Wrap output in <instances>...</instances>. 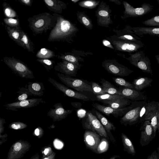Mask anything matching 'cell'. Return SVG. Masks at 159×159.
I'll return each mask as SVG.
<instances>
[{
	"mask_svg": "<svg viewBox=\"0 0 159 159\" xmlns=\"http://www.w3.org/2000/svg\"><path fill=\"white\" fill-rule=\"evenodd\" d=\"M28 21L29 26L33 34L38 35L46 33L52 29L56 24V18L53 15L43 12L30 17Z\"/></svg>",
	"mask_w": 159,
	"mask_h": 159,
	"instance_id": "obj_1",
	"label": "cell"
},
{
	"mask_svg": "<svg viewBox=\"0 0 159 159\" xmlns=\"http://www.w3.org/2000/svg\"><path fill=\"white\" fill-rule=\"evenodd\" d=\"M56 18V24L52 30L48 38L49 41H58L62 40L69 33L71 24L68 20L56 13L53 14Z\"/></svg>",
	"mask_w": 159,
	"mask_h": 159,
	"instance_id": "obj_2",
	"label": "cell"
},
{
	"mask_svg": "<svg viewBox=\"0 0 159 159\" xmlns=\"http://www.w3.org/2000/svg\"><path fill=\"white\" fill-rule=\"evenodd\" d=\"M3 60L4 63L20 77L26 79H34L33 71L22 61L13 57H4Z\"/></svg>",
	"mask_w": 159,
	"mask_h": 159,
	"instance_id": "obj_3",
	"label": "cell"
},
{
	"mask_svg": "<svg viewBox=\"0 0 159 159\" xmlns=\"http://www.w3.org/2000/svg\"><path fill=\"white\" fill-rule=\"evenodd\" d=\"M59 79L67 87L80 92L88 91L93 93L91 83L86 80L74 78L62 73L57 74Z\"/></svg>",
	"mask_w": 159,
	"mask_h": 159,
	"instance_id": "obj_4",
	"label": "cell"
},
{
	"mask_svg": "<svg viewBox=\"0 0 159 159\" xmlns=\"http://www.w3.org/2000/svg\"><path fill=\"white\" fill-rule=\"evenodd\" d=\"M83 128L96 132L100 136L109 139L107 133L96 116L92 113L88 112L82 119Z\"/></svg>",
	"mask_w": 159,
	"mask_h": 159,
	"instance_id": "obj_5",
	"label": "cell"
},
{
	"mask_svg": "<svg viewBox=\"0 0 159 159\" xmlns=\"http://www.w3.org/2000/svg\"><path fill=\"white\" fill-rule=\"evenodd\" d=\"M149 120L154 132L159 133V102L152 101L147 103L146 112L142 122Z\"/></svg>",
	"mask_w": 159,
	"mask_h": 159,
	"instance_id": "obj_6",
	"label": "cell"
},
{
	"mask_svg": "<svg viewBox=\"0 0 159 159\" xmlns=\"http://www.w3.org/2000/svg\"><path fill=\"white\" fill-rule=\"evenodd\" d=\"M146 102L145 101H134L133 108L120 118L121 124L126 126L132 125L139 122L141 110Z\"/></svg>",
	"mask_w": 159,
	"mask_h": 159,
	"instance_id": "obj_7",
	"label": "cell"
},
{
	"mask_svg": "<svg viewBox=\"0 0 159 159\" xmlns=\"http://www.w3.org/2000/svg\"><path fill=\"white\" fill-rule=\"evenodd\" d=\"M129 60L132 64L143 72L152 75V71L149 59L145 55L143 51H138L131 54Z\"/></svg>",
	"mask_w": 159,
	"mask_h": 159,
	"instance_id": "obj_8",
	"label": "cell"
},
{
	"mask_svg": "<svg viewBox=\"0 0 159 159\" xmlns=\"http://www.w3.org/2000/svg\"><path fill=\"white\" fill-rule=\"evenodd\" d=\"M134 101H132L131 104L127 107L119 109L112 108L107 106L99 104L97 103H93V107L105 115L109 116L112 115L115 117L117 118L124 115L133 107Z\"/></svg>",
	"mask_w": 159,
	"mask_h": 159,
	"instance_id": "obj_9",
	"label": "cell"
},
{
	"mask_svg": "<svg viewBox=\"0 0 159 159\" xmlns=\"http://www.w3.org/2000/svg\"><path fill=\"white\" fill-rule=\"evenodd\" d=\"M44 102L42 98H32L7 103L4 106L7 109L17 111L19 109L30 108Z\"/></svg>",
	"mask_w": 159,
	"mask_h": 159,
	"instance_id": "obj_10",
	"label": "cell"
},
{
	"mask_svg": "<svg viewBox=\"0 0 159 159\" xmlns=\"http://www.w3.org/2000/svg\"><path fill=\"white\" fill-rule=\"evenodd\" d=\"M139 130L141 131L139 142L142 146L148 145L155 137L156 134L149 120L144 121L141 125Z\"/></svg>",
	"mask_w": 159,
	"mask_h": 159,
	"instance_id": "obj_11",
	"label": "cell"
},
{
	"mask_svg": "<svg viewBox=\"0 0 159 159\" xmlns=\"http://www.w3.org/2000/svg\"><path fill=\"white\" fill-rule=\"evenodd\" d=\"M48 80L57 89L62 92L66 96L84 101L89 100V98L86 96L76 91L72 90L69 87L58 82L51 77L48 78Z\"/></svg>",
	"mask_w": 159,
	"mask_h": 159,
	"instance_id": "obj_12",
	"label": "cell"
},
{
	"mask_svg": "<svg viewBox=\"0 0 159 159\" xmlns=\"http://www.w3.org/2000/svg\"><path fill=\"white\" fill-rule=\"evenodd\" d=\"M125 12L127 16L133 17L143 16L150 12L154 6L150 4L144 3L141 7L134 8L127 2L125 3Z\"/></svg>",
	"mask_w": 159,
	"mask_h": 159,
	"instance_id": "obj_13",
	"label": "cell"
},
{
	"mask_svg": "<svg viewBox=\"0 0 159 159\" xmlns=\"http://www.w3.org/2000/svg\"><path fill=\"white\" fill-rule=\"evenodd\" d=\"M53 107L54 108H51L47 115L52 118L54 121H60L65 119L73 111L65 109L60 103H56Z\"/></svg>",
	"mask_w": 159,
	"mask_h": 159,
	"instance_id": "obj_14",
	"label": "cell"
},
{
	"mask_svg": "<svg viewBox=\"0 0 159 159\" xmlns=\"http://www.w3.org/2000/svg\"><path fill=\"white\" fill-rule=\"evenodd\" d=\"M101 136L96 132L87 130L84 134V140L86 148L96 153L97 147L101 140Z\"/></svg>",
	"mask_w": 159,
	"mask_h": 159,
	"instance_id": "obj_15",
	"label": "cell"
},
{
	"mask_svg": "<svg viewBox=\"0 0 159 159\" xmlns=\"http://www.w3.org/2000/svg\"><path fill=\"white\" fill-rule=\"evenodd\" d=\"M119 89L120 95L132 101H145L147 99L144 93L134 89L124 87Z\"/></svg>",
	"mask_w": 159,
	"mask_h": 159,
	"instance_id": "obj_16",
	"label": "cell"
},
{
	"mask_svg": "<svg viewBox=\"0 0 159 159\" xmlns=\"http://www.w3.org/2000/svg\"><path fill=\"white\" fill-rule=\"evenodd\" d=\"M55 70L62 74L70 76H76V67L72 63L63 61L57 63L54 67Z\"/></svg>",
	"mask_w": 159,
	"mask_h": 159,
	"instance_id": "obj_17",
	"label": "cell"
},
{
	"mask_svg": "<svg viewBox=\"0 0 159 159\" xmlns=\"http://www.w3.org/2000/svg\"><path fill=\"white\" fill-rule=\"evenodd\" d=\"M95 113L96 116L106 131L109 139L115 144L116 142V140L111 132L112 130L115 131L116 128L114 124L109 120L99 111H96Z\"/></svg>",
	"mask_w": 159,
	"mask_h": 159,
	"instance_id": "obj_18",
	"label": "cell"
},
{
	"mask_svg": "<svg viewBox=\"0 0 159 159\" xmlns=\"http://www.w3.org/2000/svg\"><path fill=\"white\" fill-rule=\"evenodd\" d=\"M106 68L110 73L120 77L126 76L129 75L133 71L125 67H120L113 64L107 65Z\"/></svg>",
	"mask_w": 159,
	"mask_h": 159,
	"instance_id": "obj_19",
	"label": "cell"
},
{
	"mask_svg": "<svg viewBox=\"0 0 159 159\" xmlns=\"http://www.w3.org/2000/svg\"><path fill=\"white\" fill-rule=\"evenodd\" d=\"M132 102L131 100L125 98H119L111 101H104L101 102L112 108L119 109L129 106Z\"/></svg>",
	"mask_w": 159,
	"mask_h": 159,
	"instance_id": "obj_20",
	"label": "cell"
},
{
	"mask_svg": "<svg viewBox=\"0 0 159 159\" xmlns=\"http://www.w3.org/2000/svg\"><path fill=\"white\" fill-rule=\"evenodd\" d=\"M136 35L143 36L144 35H149L159 36V27H138L132 28Z\"/></svg>",
	"mask_w": 159,
	"mask_h": 159,
	"instance_id": "obj_21",
	"label": "cell"
},
{
	"mask_svg": "<svg viewBox=\"0 0 159 159\" xmlns=\"http://www.w3.org/2000/svg\"><path fill=\"white\" fill-rule=\"evenodd\" d=\"M152 79L145 77H139L134 79L132 82L134 89L139 91L151 86Z\"/></svg>",
	"mask_w": 159,
	"mask_h": 159,
	"instance_id": "obj_22",
	"label": "cell"
},
{
	"mask_svg": "<svg viewBox=\"0 0 159 159\" xmlns=\"http://www.w3.org/2000/svg\"><path fill=\"white\" fill-rule=\"evenodd\" d=\"M6 29L9 37L18 45L26 49L25 46L21 40L20 38V30L5 25Z\"/></svg>",
	"mask_w": 159,
	"mask_h": 159,
	"instance_id": "obj_23",
	"label": "cell"
},
{
	"mask_svg": "<svg viewBox=\"0 0 159 159\" xmlns=\"http://www.w3.org/2000/svg\"><path fill=\"white\" fill-rule=\"evenodd\" d=\"M27 88L33 95L40 97L43 95L45 90L43 84L39 82H29Z\"/></svg>",
	"mask_w": 159,
	"mask_h": 159,
	"instance_id": "obj_24",
	"label": "cell"
},
{
	"mask_svg": "<svg viewBox=\"0 0 159 159\" xmlns=\"http://www.w3.org/2000/svg\"><path fill=\"white\" fill-rule=\"evenodd\" d=\"M122 142L124 148V151L129 154L134 156L136 153L134 147L130 139L124 134H121Z\"/></svg>",
	"mask_w": 159,
	"mask_h": 159,
	"instance_id": "obj_25",
	"label": "cell"
},
{
	"mask_svg": "<svg viewBox=\"0 0 159 159\" xmlns=\"http://www.w3.org/2000/svg\"><path fill=\"white\" fill-rule=\"evenodd\" d=\"M100 82L101 84L103 90L105 93L111 94L120 95L119 89L108 81L102 79Z\"/></svg>",
	"mask_w": 159,
	"mask_h": 159,
	"instance_id": "obj_26",
	"label": "cell"
},
{
	"mask_svg": "<svg viewBox=\"0 0 159 159\" xmlns=\"http://www.w3.org/2000/svg\"><path fill=\"white\" fill-rule=\"evenodd\" d=\"M48 8L56 13L61 12L62 2L58 0H44L43 1Z\"/></svg>",
	"mask_w": 159,
	"mask_h": 159,
	"instance_id": "obj_27",
	"label": "cell"
},
{
	"mask_svg": "<svg viewBox=\"0 0 159 159\" xmlns=\"http://www.w3.org/2000/svg\"><path fill=\"white\" fill-rule=\"evenodd\" d=\"M20 37L21 40L24 44L26 49L30 52H34L33 42L27 34L21 29L20 30Z\"/></svg>",
	"mask_w": 159,
	"mask_h": 159,
	"instance_id": "obj_28",
	"label": "cell"
},
{
	"mask_svg": "<svg viewBox=\"0 0 159 159\" xmlns=\"http://www.w3.org/2000/svg\"><path fill=\"white\" fill-rule=\"evenodd\" d=\"M55 56V53L45 48L41 49L36 54L37 58L42 59H48L53 57Z\"/></svg>",
	"mask_w": 159,
	"mask_h": 159,
	"instance_id": "obj_29",
	"label": "cell"
},
{
	"mask_svg": "<svg viewBox=\"0 0 159 159\" xmlns=\"http://www.w3.org/2000/svg\"><path fill=\"white\" fill-rule=\"evenodd\" d=\"M19 90L16 93L18 94L16 100L18 101L27 99L30 96L33 95L28 88H19Z\"/></svg>",
	"mask_w": 159,
	"mask_h": 159,
	"instance_id": "obj_30",
	"label": "cell"
},
{
	"mask_svg": "<svg viewBox=\"0 0 159 159\" xmlns=\"http://www.w3.org/2000/svg\"><path fill=\"white\" fill-rule=\"evenodd\" d=\"M96 97L98 100L101 102L111 101L119 98H125L123 96L119 94H111L108 93L96 95Z\"/></svg>",
	"mask_w": 159,
	"mask_h": 159,
	"instance_id": "obj_31",
	"label": "cell"
},
{
	"mask_svg": "<svg viewBox=\"0 0 159 159\" xmlns=\"http://www.w3.org/2000/svg\"><path fill=\"white\" fill-rule=\"evenodd\" d=\"M2 6L5 15L7 18H13L17 17L16 12L9 4L4 2L3 3Z\"/></svg>",
	"mask_w": 159,
	"mask_h": 159,
	"instance_id": "obj_32",
	"label": "cell"
},
{
	"mask_svg": "<svg viewBox=\"0 0 159 159\" xmlns=\"http://www.w3.org/2000/svg\"><path fill=\"white\" fill-rule=\"evenodd\" d=\"M6 25L9 27L17 29H21L19 19L11 18H6L3 19Z\"/></svg>",
	"mask_w": 159,
	"mask_h": 159,
	"instance_id": "obj_33",
	"label": "cell"
},
{
	"mask_svg": "<svg viewBox=\"0 0 159 159\" xmlns=\"http://www.w3.org/2000/svg\"><path fill=\"white\" fill-rule=\"evenodd\" d=\"M109 144L107 139L104 137L101 139L97 149L96 153L100 154L106 152L108 149Z\"/></svg>",
	"mask_w": 159,
	"mask_h": 159,
	"instance_id": "obj_34",
	"label": "cell"
},
{
	"mask_svg": "<svg viewBox=\"0 0 159 159\" xmlns=\"http://www.w3.org/2000/svg\"><path fill=\"white\" fill-rule=\"evenodd\" d=\"M112 79L116 84L124 87L134 89L132 83L127 81L124 79L120 77H113Z\"/></svg>",
	"mask_w": 159,
	"mask_h": 159,
	"instance_id": "obj_35",
	"label": "cell"
},
{
	"mask_svg": "<svg viewBox=\"0 0 159 159\" xmlns=\"http://www.w3.org/2000/svg\"><path fill=\"white\" fill-rule=\"evenodd\" d=\"M146 25L152 26H159V16H156L147 20L143 22Z\"/></svg>",
	"mask_w": 159,
	"mask_h": 159,
	"instance_id": "obj_36",
	"label": "cell"
},
{
	"mask_svg": "<svg viewBox=\"0 0 159 159\" xmlns=\"http://www.w3.org/2000/svg\"><path fill=\"white\" fill-rule=\"evenodd\" d=\"M37 61L42 64L49 71L53 68L55 62L48 59H42L38 58Z\"/></svg>",
	"mask_w": 159,
	"mask_h": 159,
	"instance_id": "obj_37",
	"label": "cell"
},
{
	"mask_svg": "<svg viewBox=\"0 0 159 159\" xmlns=\"http://www.w3.org/2000/svg\"><path fill=\"white\" fill-rule=\"evenodd\" d=\"M92 87L93 90V93L96 95L104 94L105 93L103 91L102 87L97 83L91 82Z\"/></svg>",
	"mask_w": 159,
	"mask_h": 159,
	"instance_id": "obj_38",
	"label": "cell"
},
{
	"mask_svg": "<svg viewBox=\"0 0 159 159\" xmlns=\"http://www.w3.org/2000/svg\"><path fill=\"white\" fill-rule=\"evenodd\" d=\"M27 126V125L23 122L17 121L12 122L10 125L9 127L12 129L17 130L24 128Z\"/></svg>",
	"mask_w": 159,
	"mask_h": 159,
	"instance_id": "obj_39",
	"label": "cell"
},
{
	"mask_svg": "<svg viewBox=\"0 0 159 159\" xmlns=\"http://www.w3.org/2000/svg\"><path fill=\"white\" fill-rule=\"evenodd\" d=\"M58 58L65 60L71 63H74L76 61V58L73 56L70 55H67L65 56L59 55L58 56Z\"/></svg>",
	"mask_w": 159,
	"mask_h": 159,
	"instance_id": "obj_40",
	"label": "cell"
},
{
	"mask_svg": "<svg viewBox=\"0 0 159 159\" xmlns=\"http://www.w3.org/2000/svg\"><path fill=\"white\" fill-rule=\"evenodd\" d=\"M146 159H159V156L156 150L153 151L150 155H149Z\"/></svg>",
	"mask_w": 159,
	"mask_h": 159,
	"instance_id": "obj_41",
	"label": "cell"
},
{
	"mask_svg": "<svg viewBox=\"0 0 159 159\" xmlns=\"http://www.w3.org/2000/svg\"><path fill=\"white\" fill-rule=\"evenodd\" d=\"M22 4L28 6L32 5L33 1L31 0H19Z\"/></svg>",
	"mask_w": 159,
	"mask_h": 159,
	"instance_id": "obj_42",
	"label": "cell"
},
{
	"mask_svg": "<svg viewBox=\"0 0 159 159\" xmlns=\"http://www.w3.org/2000/svg\"><path fill=\"white\" fill-rule=\"evenodd\" d=\"M21 147V144L19 142H17L14 144V149L15 151H18L20 150Z\"/></svg>",
	"mask_w": 159,
	"mask_h": 159,
	"instance_id": "obj_43",
	"label": "cell"
},
{
	"mask_svg": "<svg viewBox=\"0 0 159 159\" xmlns=\"http://www.w3.org/2000/svg\"><path fill=\"white\" fill-rule=\"evenodd\" d=\"M98 14L100 16H107L108 15V12L105 10H101L99 11L98 12Z\"/></svg>",
	"mask_w": 159,
	"mask_h": 159,
	"instance_id": "obj_44",
	"label": "cell"
},
{
	"mask_svg": "<svg viewBox=\"0 0 159 159\" xmlns=\"http://www.w3.org/2000/svg\"><path fill=\"white\" fill-rule=\"evenodd\" d=\"M54 145L57 148H59L62 147L63 144L61 142L57 140L54 142Z\"/></svg>",
	"mask_w": 159,
	"mask_h": 159,
	"instance_id": "obj_45",
	"label": "cell"
},
{
	"mask_svg": "<svg viewBox=\"0 0 159 159\" xmlns=\"http://www.w3.org/2000/svg\"><path fill=\"white\" fill-rule=\"evenodd\" d=\"M82 20L83 23L86 25H88L90 24V22L85 17H82Z\"/></svg>",
	"mask_w": 159,
	"mask_h": 159,
	"instance_id": "obj_46",
	"label": "cell"
},
{
	"mask_svg": "<svg viewBox=\"0 0 159 159\" xmlns=\"http://www.w3.org/2000/svg\"><path fill=\"white\" fill-rule=\"evenodd\" d=\"M84 4L87 6L91 7L93 5V3L91 1H87L84 2Z\"/></svg>",
	"mask_w": 159,
	"mask_h": 159,
	"instance_id": "obj_47",
	"label": "cell"
},
{
	"mask_svg": "<svg viewBox=\"0 0 159 159\" xmlns=\"http://www.w3.org/2000/svg\"><path fill=\"white\" fill-rule=\"evenodd\" d=\"M40 129L39 128H37L34 130V134L36 136H38L40 134Z\"/></svg>",
	"mask_w": 159,
	"mask_h": 159,
	"instance_id": "obj_48",
	"label": "cell"
},
{
	"mask_svg": "<svg viewBox=\"0 0 159 159\" xmlns=\"http://www.w3.org/2000/svg\"><path fill=\"white\" fill-rule=\"evenodd\" d=\"M120 156L118 155H115L112 156L109 159H116V158L119 157H120ZM102 159H104L102 158Z\"/></svg>",
	"mask_w": 159,
	"mask_h": 159,
	"instance_id": "obj_49",
	"label": "cell"
},
{
	"mask_svg": "<svg viewBox=\"0 0 159 159\" xmlns=\"http://www.w3.org/2000/svg\"><path fill=\"white\" fill-rule=\"evenodd\" d=\"M103 43L104 44V45L106 46H107L109 45L110 44V43L107 41V40H105L103 41Z\"/></svg>",
	"mask_w": 159,
	"mask_h": 159,
	"instance_id": "obj_50",
	"label": "cell"
},
{
	"mask_svg": "<svg viewBox=\"0 0 159 159\" xmlns=\"http://www.w3.org/2000/svg\"><path fill=\"white\" fill-rule=\"evenodd\" d=\"M155 57L157 63L159 64V54L156 55Z\"/></svg>",
	"mask_w": 159,
	"mask_h": 159,
	"instance_id": "obj_51",
	"label": "cell"
},
{
	"mask_svg": "<svg viewBox=\"0 0 159 159\" xmlns=\"http://www.w3.org/2000/svg\"><path fill=\"white\" fill-rule=\"evenodd\" d=\"M48 149H46L44 151V153L45 155H46L48 152Z\"/></svg>",
	"mask_w": 159,
	"mask_h": 159,
	"instance_id": "obj_52",
	"label": "cell"
},
{
	"mask_svg": "<svg viewBox=\"0 0 159 159\" xmlns=\"http://www.w3.org/2000/svg\"><path fill=\"white\" fill-rule=\"evenodd\" d=\"M157 150H158V153L159 156V143L158 147L157 148Z\"/></svg>",
	"mask_w": 159,
	"mask_h": 159,
	"instance_id": "obj_53",
	"label": "cell"
},
{
	"mask_svg": "<svg viewBox=\"0 0 159 159\" xmlns=\"http://www.w3.org/2000/svg\"><path fill=\"white\" fill-rule=\"evenodd\" d=\"M43 159H49V158H44Z\"/></svg>",
	"mask_w": 159,
	"mask_h": 159,
	"instance_id": "obj_54",
	"label": "cell"
},
{
	"mask_svg": "<svg viewBox=\"0 0 159 159\" xmlns=\"http://www.w3.org/2000/svg\"><path fill=\"white\" fill-rule=\"evenodd\" d=\"M157 2H158V3L159 4V0H157Z\"/></svg>",
	"mask_w": 159,
	"mask_h": 159,
	"instance_id": "obj_55",
	"label": "cell"
}]
</instances>
